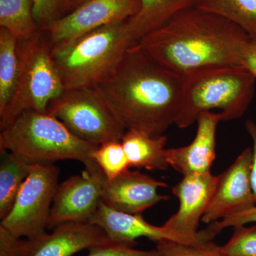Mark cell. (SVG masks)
<instances>
[{"mask_svg":"<svg viewBox=\"0 0 256 256\" xmlns=\"http://www.w3.org/2000/svg\"><path fill=\"white\" fill-rule=\"evenodd\" d=\"M220 252L223 256H256V223L234 227L233 235Z\"/></svg>","mask_w":256,"mask_h":256,"instance_id":"d4e9b609","label":"cell"},{"mask_svg":"<svg viewBox=\"0 0 256 256\" xmlns=\"http://www.w3.org/2000/svg\"><path fill=\"white\" fill-rule=\"evenodd\" d=\"M245 127L247 132L248 133L252 141L250 178H252V192H254L256 204V124L254 121L250 120H248L246 121Z\"/></svg>","mask_w":256,"mask_h":256,"instance_id":"f1b7e54d","label":"cell"},{"mask_svg":"<svg viewBox=\"0 0 256 256\" xmlns=\"http://www.w3.org/2000/svg\"><path fill=\"white\" fill-rule=\"evenodd\" d=\"M184 76L166 68L138 43L96 88L126 130L162 136L176 124Z\"/></svg>","mask_w":256,"mask_h":256,"instance_id":"6da1fadb","label":"cell"},{"mask_svg":"<svg viewBox=\"0 0 256 256\" xmlns=\"http://www.w3.org/2000/svg\"><path fill=\"white\" fill-rule=\"evenodd\" d=\"M256 82L255 76L242 66L215 67L186 76L175 126L190 127L212 110H220L222 121L240 118L254 98Z\"/></svg>","mask_w":256,"mask_h":256,"instance_id":"3957f363","label":"cell"},{"mask_svg":"<svg viewBox=\"0 0 256 256\" xmlns=\"http://www.w3.org/2000/svg\"><path fill=\"white\" fill-rule=\"evenodd\" d=\"M90 223L100 227L110 240L132 246H136V240L140 238H146L156 242L164 240L182 242L207 240H192L166 228L163 225H152L144 220L141 214H132L114 210L102 201Z\"/></svg>","mask_w":256,"mask_h":256,"instance_id":"9a60e30c","label":"cell"},{"mask_svg":"<svg viewBox=\"0 0 256 256\" xmlns=\"http://www.w3.org/2000/svg\"><path fill=\"white\" fill-rule=\"evenodd\" d=\"M33 0H0V28L18 40H26L40 31L34 18Z\"/></svg>","mask_w":256,"mask_h":256,"instance_id":"7402d4cb","label":"cell"},{"mask_svg":"<svg viewBox=\"0 0 256 256\" xmlns=\"http://www.w3.org/2000/svg\"><path fill=\"white\" fill-rule=\"evenodd\" d=\"M60 169L53 163L31 164L14 205L0 227L18 238H34L46 234L58 184Z\"/></svg>","mask_w":256,"mask_h":256,"instance_id":"ba28073f","label":"cell"},{"mask_svg":"<svg viewBox=\"0 0 256 256\" xmlns=\"http://www.w3.org/2000/svg\"><path fill=\"white\" fill-rule=\"evenodd\" d=\"M88 0H63L60 12L68 13Z\"/></svg>","mask_w":256,"mask_h":256,"instance_id":"4dcf8cb0","label":"cell"},{"mask_svg":"<svg viewBox=\"0 0 256 256\" xmlns=\"http://www.w3.org/2000/svg\"><path fill=\"white\" fill-rule=\"evenodd\" d=\"M139 8L138 0H88L42 31L50 48L62 46L97 28L128 21Z\"/></svg>","mask_w":256,"mask_h":256,"instance_id":"30bf717a","label":"cell"},{"mask_svg":"<svg viewBox=\"0 0 256 256\" xmlns=\"http://www.w3.org/2000/svg\"><path fill=\"white\" fill-rule=\"evenodd\" d=\"M63 0H33L34 18L40 30L60 18Z\"/></svg>","mask_w":256,"mask_h":256,"instance_id":"4316f807","label":"cell"},{"mask_svg":"<svg viewBox=\"0 0 256 256\" xmlns=\"http://www.w3.org/2000/svg\"><path fill=\"white\" fill-rule=\"evenodd\" d=\"M158 256H223L220 246L213 240L182 242L164 240L156 242Z\"/></svg>","mask_w":256,"mask_h":256,"instance_id":"cb8c5ba5","label":"cell"},{"mask_svg":"<svg viewBox=\"0 0 256 256\" xmlns=\"http://www.w3.org/2000/svg\"><path fill=\"white\" fill-rule=\"evenodd\" d=\"M110 240L90 223L60 224L52 233L34 238H14L0 227V256H73Z\"/></svg>","mask_w":256,"mask_h":256,"instance_id":"9c48e42d","label":"cell"},{"mask_svg":"<svg viewBox=\"0 0 256 256\" xmlns=\"http://www.w3.org/2000/svg\"><path fill=\"white\" fill-rule=\"evenodd\" d=\"M20 69L18 40L8 30L0 28V116L14 94Z\"/></svg>","mask_w":256,"mask_h":256,"instance_id":"ffe728a7","label":"cell"},{"mask_svg":"<svg viewBox=\"0 0 256 256\" xmlns=\"http://www.w3.org/2000/svg\"><path fill=\"white\" fill-rule=\"evenodd\" d=\"M44 32L18 40L20 69L16 88L4 114L0 129L24 111L46 112L50 101L62 95L63 82L52 58L50 42Z\"/></svg>","mask_w":256,"mask_h":256,"instance_id":"8992f818","label":"cell"},{"mask_svg":"<svg viewBox=\"0 0 256 256\" xmlns=\"http://www.w3.org/2000/svg\"><path fill=\"white\" fill-rule=\"evenodd\" d=\"M130 168L164 171L169 168L166 160V136H152L128 130L121 139Z\"/></svg>","mask_w":256,"mask_h":256,"instance_id":"ac0fdd59","label":"cell"},{"mask_svg":"<svg viewBox=\"0 0 256 256\" xmlns=\"http://www.w3.org/2000/svg\"><path fill=\"white\" fill-rule=\"evenodd\" d=\"M101 185V201L119 212L141 214L170 196L160 194V188H168L159 181L140 172L128 170L114 180H108L98 165L95 166Z\"/></svg>","mask_w":256,"mask_h":256,"instance_id":"5bb4252c","label":"cell"},{"mask_svg":"<svg viewBox=\"0 0 256 256\" xmlns=\"http://www.w3.org/2000/svg\"><path fill=\"white\" fill-rule=\"evenodd\" d=\"M242 65L256 78V38H252L242 55Z\"/></svg>","mask_w":256,"mask_h":256,"instance_id":"f546056e","label":"cell"},{"mask_svg":"<svg viewBox=\"0 0 256 256\" xmlns=\"http://www.w3.org/2000/svg\"><path fill=\"white\" fill-rule=\"evenodd\" d=\"M218 180V176L210 172L183 176L172 188L178 201V210L163 226L192 240L214 238L215 234L210 228L200 232L198 228L213 198Z\"/></svg>","mask_w":256,"mask_h":256,"instance_id":"8fae6325","label":"cell"},{"mask_svg":"<svg viewBox=\"0 0 256 256\" xmlns=\"http://www.w3.org/2000/svg\"><path fill=\"white\" fill-rule=\"evenodd\" d=\"M252 38L222 16L192 6L138 42L166 68L183 76L215 67L242 66Z\"/></svg>","mask_w":256,"mask_h":256,"instance_id":"7a4b0ae2","label":"cell"},{"mask_svg":"<svg viewBox=\"0 0 256 256\" xmlns=\"http://www.w3.org/2000/svg\"><path fill=\"white\" fill-rule=\"evenodd\" d=\"M252 162V148H246L228 169L218 175L214 194L202 222L214 223L256 206L250 178Z\"/></svg>","mask_w":256,"mask_h":256,"instance_id":"4fadbf2b","label":"cell"},{"mask_svg":"<svg viewBox=\"0 0 256 256\" xmlns=\"http://www.w3.org/2000/svg\"><path fill=\"white\" fill-rule=\"evenodd\" d=\"M31 163L0 149V218L10 213L18 192L30 174Z\"/></svg>","mask_w":256,"mask_h":256,"instance_id":"d6986e66","label":"cell"},{"mask_svg":"<svg viewBox=\"0 0 256 256\" xmlns=\"http://www.w3.org/2000/svg\"><path fill=\"white\" fill-rule=\"evenodd\" d=\"M86 256H158L156 248L153 250H139L132 246L121 242H108L90 248Z\"/></svg>","mask_w":256,"mask_h":256,"instance_id":"484cf974","label":"cell"},{"mask_svg":"<svg viewBox=\"0 0 256 256\" xmlns=\"http://www.w3.org/2000/svg\"><path fill=\"white\" fill-rule=\"evenodd\" d=\"M92 156L108 180L118 178L130 168L120 140L109 141L99 144Z\"/></svg>","mask_w":256,"mask_h":256,"instance_id":"603a6c76","label":"cell"},{"mask_svg":"<svg viewBox=\"0 0 256 256\" xmlns=\"http://www.w3.org/2000/svg\"><path fill=\"white\" fill-rule=\"evenodd\" d=\"M222 121L220 112H208L197 120L196 134L188 146L166 149L170 166L185 175L210 172L216 154V130Z\"/></svg>","mask_w":256,"mask_h":256,"instance_id":"2e32d148","label":"cell"},{"mask_svg":"<svg viewBox=\"0 0 256 256\" xmlns=\"http://www.w3.org/2000/svg\"><path fill=\"white\" fill-rule=\"evenodd\" d=\"M46 112L92 144L121 140L126 131L95 86L65 89L50 101Z\"/></svg>","mask_w":256,"mask_h":256,"instance_id":"52a82bcc","label":"cell"},{"mask_svg":"<svg viewBox=\"0 0 256 256\" xmlns=\"http://www.w3.org/2000/svg\"><path fill=\"white\" fill-rule=\"evenodd\" d=\"M98 146L74 136L54 116L34 110L24 111L0 132V149L31 164L72 160L85 165Z\"/></svg>","mask_w":256,"mask_h":256,"instance_id":"277c9868","label":"cell"},{"mask_svg":"<svg viewBox=\"0 0 256 256\" xmlns=\"http://www.w3.org/2000/svg\"><path fill=\"white\" fill-rule=\"evenodd\" d=\"M82 174L60 184L52 204L48 228L69 222L90 223L101 202V185L94 160Z\"/></svg>","mask_w":256,"mask_h":256,"instance_id":"7c38bea8","label":"cell"},{"mask_svg":"<svg viewBox=\"0 0 256 256\" xmlns=\"http://www.w3.org/2000/svg\"><path fill=\"white\" fill-rule=\"evenodd\" d=\"M250 223H256V205L239 214L210 224L208 228L217 235L224 229L230 227L234 228L237 226L247 225Z\"/></svg>","mask_w":256,"mask_h":256,"instance_id":"83f0119b","label":"cell"},{"mask_svg":"<svg viewBox=\"0 0 256 256\" xmlns=\"http://www.w3.org/2000/svg\"><path fill=\"white\" fill-rule=\"evenodd\" d=\"M134 44L126 22L102 26L64 46L50 48L64 89L94 87Z\"/></svg>","mask_w":256,"mask_h":256,"instance_id":"5b68a950","label":"cell"},{"mask_svg":"<svg viewBox=\"0 0 256 256\" xmlns=\"http://www.w3.org/2000/svg\"><path fill=\"white\" fill-rule=\"evenodd\" d=\"M138 13L128 21L131 40L136 44L143 36L162 26L175 15L194 6L196 0H138Z\"/></svg>","mask_w":256,"mask_h":256,"instance_id":"e0dca14e","label":"cell"},{"mask_svg":"<svg viewBox=\"0 0 256 256\" xmlns=\"http://www.w3.org/2000/svg\"><path fill=\"white\" fill-rule=\"evenodd\" d=\"M195 6L228 20L256 38V0H196Z\"/></svg>","mask_w":256,"mask_h":256,"instance_id":"44dd1931","label":"cell"}]
</instances>
